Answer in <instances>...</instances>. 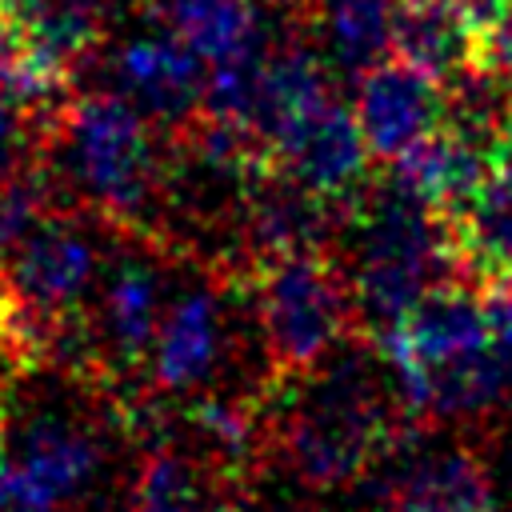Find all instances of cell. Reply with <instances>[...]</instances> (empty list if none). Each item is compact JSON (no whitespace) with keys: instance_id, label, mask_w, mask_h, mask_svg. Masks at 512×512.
Masks as SVG:
<instances>
[{"instance_id":"obj_24","label":"cell","mask_w":512,"mask_h":512,"mask_svg":"<svg viewBox=\"0 0 512 512\" xmlns=\"http://www.w3.org/2000/svg\"><path fill=\"white\" fill-rule=\"evenodd\" d=\"M44 184L28 176H8L0 180V260L44 220Z\"/></svg>"},{"instance_id":"obj_16","label":"cell","mask_w":512,"mask_h":512,"mask_svg":"<svg viewBox=\"0 0 512 512\" xmlns=\"http://www.w3.org/2000/svg\"><path fill=\"white\" fill-rule=\"evenodd\" d=\"M456 264L472 280H512V156H500L480 188L448 216Z\"/></svg>"},{"instance_id":"obj_6","label":"cell","mask_w":512,"mask_h":512,"mask_svg":"<svg viewBox=\"0 0 512 512\" xmlns=\"http://www.w3.org/2000/svg\"><path fill=\"white\" fill-rule=\"evenodd\" d=\"M96 240L68 220H40L4 256V336L16 348H40L96 288Z\"/></svg>"},{"instance_id":"obj_18","label":"cell","mask_w":512,"mask_h":512,"mask_svg":"<svg viewBox=\"0 0 512 512\" xmlns=\"http://www.w3.org/2000/svg\"><path fill=\"white\" fill-rule=\"evenodd\" d=\"M496 164L492 152H484L480 144H472L468 136L452 132L448 124L432 136H424L420 144H412L404 156L392 160V180L420 196L424 204H432L436 212L452 216L488 176V168Z\"/></svg>"},{"instance_id":"obj_11","label":"cell","mask_w":512,"mask_h":512,"mask_svg":"<svg viewBox=\"0 0 512 512\" xmlns=\"http://www.w3.org/2000/svg\"><path fill=\"white\" fill-rule=\"evenodd\" d=\"M368 156L372 148L356 124V112L332 96L268 152V164L344 208L368 180Z\"/></svg>"},{"instance_id":"obj_26","label":"cell","mask_w":512,"mask_h":512,"mask_svg":"<svg viewBox=\"0 0 512 512\" xmlns=\"http://www.w3.org/2000/svg\"><path fill=\"white\" fill-rule=\"evenodd\" d=\"M20 144H24V108H16V104L0 92V180L16 176Z\"/></svg>"},{"instance_id":"obj_23","label":"cell","mask_w":512,"mask_h":512,"mask_svg":"<svg viewBox=\"0 0 512 512\" xmlns=\"http://www.w3.org/2000/svg\"><path fill=\"white\" fill-rule=\"evenodd\" d=\"M192 424H196L200 440L224 460H240L252 452L256 420H252V412H244L228 400H200L192 408Z\"/></svg>"},{"instance_id":"obj_17","label":"cell","mask_w":512,"mask_h":512,"mask_svg":"<svg viewBox=\"0 0 512 512\" xmlns=\"http://www.w3.org/2000/svg\"><path fill=\"white\" fill-rule=\"evenodd\" d=\"M164 276L144 256H120L100 288V336L116 360L140 364L164 320Z\"/></svg>"},{"instance_id":"obj_13","label":"cell","mask_w":512,"mask_h":512,"mask_svg":"<svg viewBox=\"0 0 512 512\" xmlns=\"http://www.w3.org/2000/svg\"><path fill=\"white\" fill-rule=\"evenodd\" d=\"M224 340H228L224 336V308H220L216 292H208V288L180 292L164 308L160 332H156L152 352H148L152 384L172 392V396L196 392L220 368Z\"/></svg>"},{"instance_id":"obj_25","label":"cell","mask_w":512,"mask_h":512,"mask_svg":"<svg viewBox=\"0 0 512 512\" xmlns=\"http://www.w3.org/2000/svg\"><path fill=\"white\" fill-rule=\"evenodd\" d=\"M476 64L492 68L512 88V0L480 28V56H476Z\"/></svg>"},{"instance_id":"obj_4","label":"cell","mask_w":512,"mask_h":512,"mask_svg":"<svg viewBox=\"0 0 512 512\" xmlns=\"http://www.w3.org/2000/svg\"><path fill=\"white\" fill-rule=\"evenodd\" d=\"M60 176L112 220L140 216L160 188L152 120L116 92H88L60 116Z\"/></svg>"},{"instance_id":"obj_20","label":"cell","mask_w":512,"mask_h":512,"mask_svg":"<svg viewBox=\"0 0 512 512\" xmlns=\"http://www.w3.org/2000/svg\"><path fill=\"white\" fill-rule=\"evenodd\" d=\"M400 0H320L316 24L328 64L340 72H368L392 52Z\"/></svg>"},{"instance_id":"obj_3","label":"cell","mask_w":512,"mask_h":512,"mask_svg":"<svg viewBox=\"0 0 512 512\" xmlns=\"http://www.w3.org/2000/svg\"><path fill=\"white\" fill-rule=\"evenodd\" d=\"M408 432L392 412L388 392L364 352H332L324 372L292 392L280 452L292 476L308 488H344L372 472V464Z\"/></svg>"},{"instance_id":"obj_8","label":"cell","mask_w":512,"mask_h":512,"mask_svg":"<svg viewBox=\"0 0 512 512\" xmlns=\"http://www.w3.org/2000/svg\"><path fill=\"white\" fill-rule=\"evenodd\" d=\"M384 512H500L492 472L464 444H424L408 428L368 472Z\"/></svg>"},{"instance_id":"obj_5","label":"cell","mask_w":512,"mask_h":512,"mask_svg":"<svg viewBox=\"0 0 512 512\" xmlns=\"http://www.w3.org/2000/svg\"><path fill=\"white\" fill-rule=\"evenodd\" d=\"M256 320L280 376L316 372L356 320L348 276L324 252L264 260L256 272Z\"/></svg>"},{"instance_id":"obj_10","label":"cell","mask_w":512,"mask_h":512,"mask_svg":"<svg viewBox=\"0 0 512 512\" xmlns=\"http://www.w3.org/2000/svg\"><path fill=\"white\" fill-rule=\"evenodd\" d=\"M352 112L372 156L392 164L412 144L444 128L448 96H444V84L424 76L420 68L404 60H380L376 68L356 76Z\"/></svg>"},{"instance_id":"obj_12","label":"cell","mask_w":512,"mask_h":512,"mask_svg":"<svg viewBox=\"0 0 512 512\" xmlns=\"http://www.w3.org/2000/svg\"><path fill=\"white\" fill-rule=\"evenodd\" d=\"M244 236L256 260H280L296 252H320L340 228L336 200L312 192L280 168H260L244 180Z\"/></svg>"},{"instance_id":"obj_9","label":"cell","mask_w":512,"mask_h":512,"mask_svg":"<svg viewBox=\"0 0 512 512\" xmlns=\"http://www.w3.org/2000/svg\"><path fill=\"white\" fill-rule=\"evenodd\" d=\"M108 92L128 100L152 124H192L204 108L208 64L176 32H140L112 48Z\"/></svg>"},{"instance_id":"obj_14","label":"cell","mask_w":512,"mask_h":512,"mask_svg":"<svg viewBox=\"0 0 512 512\" xmlns=\"http://www.w3.org/2000/svg\"><path fill=\"white\" fill-rule=\"evenodd\" d=\"M328 60L304 40L268 44L256 68V100H252V132L272 152L308 112L332 100Z\"/></svg>"},{"instance_id":"obj_21","label":"cell","mask_w":512,"mask_h":512,"mask_svg":"<svg viewBox=\"0 0 512 512\" xmlns=\"http://www.w3.org/2000/svg\"><path fill=\"white\" fill-rule=\"evenodd\" d=\"M8 20L44 60L68 72L96 48L104 32V0H28Z\"/></svg>"},{"instance_id":"obj_7","label":"cell","mask_w":512,"mask_h":512,"mask_svg":"<svg viewBox=\"0 0 512 512\" xmlns=\"http://www.w3.org/2000/svg\"><path fill=\"white\" fill-rule=\"evenodd\" d=\"M100 440L60 416L40 412L12 436H0V496L12 512H60L100 472Z\"/></svg>"},{"instance_id":"obj_30","label":"cell","mask_w":512,"mask_h":512,"mask_svg":"<svg viewBox=\"0 0 512 512\" xmlns=\"http://www.w3.org/2000/svg\"><path fill=\"white\" fill-rule=\"evenodd\" d=\"M292 512H316V508H292Z\"/></svg>"},{"instance_id":"obj_29","label":"cell","mask_w":512,"mask_h":512,"mask_svg":"<svg viewBox=\"0 0 512 512\" xmlns=\"http://www.w3.org/2000/svg\"><path fill=\"white\" fill-rule=\"evenodd\" d=\"M24 4H28V0H0V16H16Z\"/></svg>"},{"instance_id":"obj_2","label":"cell","mask_w":512,"mask_h":512,"mask_svg":"<svg viewBox=\"0 0 512 512\" xmlns=\"http://www.w3.org/2000/svg\"><path fill=\"white\" fill-rule=\"evenodd\" d=\"M340 228L348 232V284L356 316L372 336L392 328L424 292L448 280L456 264L448 216L404 192L392 176L360 188L344 204Z\"/></svg>"},{"instance_id":"obj_28","label":"cell","mask_w":512,"mask_h":512,"mask_svg":"<svg viewBox=\"0 0 512 512\" xmlns=\"http://www.w3.org/2000/svg\"><path fill=\"white\" fill-rule=\"evenodd\" d=\"M500 156H512V100H508L504 120H500Z\"/></svg>"},{"instance_id":"obj_1","label":"cell","mask_w":512,"mask_h":512,"mask_svg":"<svg viewBox=\"0 0 512 512\" xmlns=\"http://www.w3.org/2000/svg\"><path fill=\"white\" fill-rule=\"evenodd\" d=\"M376 344L408 416L468 420L492 412L512 392V364L492 340L484 288L476 280L436 284L384 328Z\"/></svg>"},{"instance_id":"obj_22","label":"cell","mask_w":512,"mask_h":512,"mask_svg":"<svg viewBox=\"0 0 512 512\" xmlns=\"http://www.w3.org/2000/svg\"><path fill=\"white\" fill-rule=\"evenodd\" d=\"M128 512H228V504L204 492L196 468L184 456L160 448L140 464Z\"/></svg>"},{"instance_id":"obj_19","label":"cell","mask_w":512,"mask_h":512,"mask_svg":"<svg viewBox=\"0 0 512 512\" xmlns=\"http://www.w3.org/2000/svg\"><path fill=\"white\" fill-rule=\"evenodd\" d=\"M160 20L176 32L208 68L252 52H264L268 24L256 0H156Z\"/></svg>"},{"instance_id":"obj_15","label":"cell","mask_w":512,"mask_h":512,"mask_svg":"<svg viewBox=\"0 0 512 512\" xmlns=\"http://www.w3.org/2000/svg\"><path fill=\"white\" fill-rule=\"evenodd\" d=\"M392 56L452 84L480 56V24L452 0H400Z\"/></svg>"},{"instance_id":"obj_27","label":"cell","mask_w":512,"mask_h":512,"mask_svg":"<svg viewBox=\"0 0 512 512\" xmlns=\"http://www.w3.org/2000/svg\"><path fill=\"white\" fill-rule=\"evenodd\" d=\"M452 4H460V8H464V12L484 28V24H488V20H492L508 0H452Z\"/></svg>"}]
</instances>
